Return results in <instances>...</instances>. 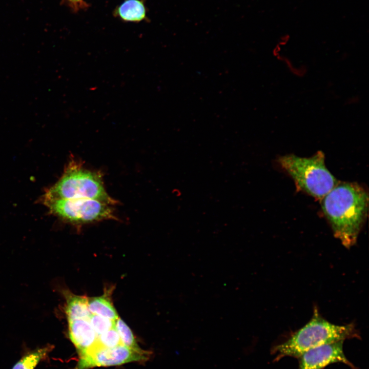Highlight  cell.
Instances as JSON below:
<instances>
[{
    "instance_id": "6da1fadb",
    "label": "cell",
    "mask_w": 369,
    "mask_h": 369,
    "mask_svg": "<svg viewBox=\"0 0 369 369\" xmlns=\"http://www.w3.org/2000/svg\"><path fill=\"white\" fill-rule=\"evenodd\" d=\"M366 190L355 183L339 182L322 199V211L335 236L345 247L356 242L367 214Z\"/></svg>"
},
{
    "instance_id": "5b68a950",
    "label": "cell",
    "mask_w": 369,
    "mask_h": 369,
    "mask_svg": "<svg viewBox=\"0 0 369 369\" xmlns=\"http://www.w3.org/2000/svg\"><path fill=\"white\" fill-rule=\"evenodd\" d=\"M50 212L74 224L116 219L111 205L89 198L43 200Z\"/></svg>"
},
{
    "instance_id": "7c38bea8",
    "label": "cell",
    "mask_w": 369,
    "mask_h": 369,
    "mask_svg": "<svg viewBox=\"0 0 369 369\" xmlns=\"http://www.w3.org/2000/svg\"><path fill=\"white\" fill-rule=\"evenodd\" d=\"M114 327L117 332L121 342L124 345L139 352L144 351L137 344L130 327L121 319L118 317L115 320Z\"/></svg>"
},
{
    "instance_id": "9a60e30c",
    "label": "cell",
    "mask_w": 369,
    "mask_h": 369,
    "mask_svg": "<svg viewBox=\"0 0 369 369\" xmlns=\"http://www.w3.org/2000/svg\"><path fill=\"white\" fill-rule=\"evenodd\" d=\"M97 342L100 346L107 348H112L122 344L115 327L98 336Z\"/></svg>"
},
{
    "instance_id": "3957f363",
    "label": "cell",
    "mask_w": 369,
    "mask_h": 369,
    "mask_svg": "<svg viewBox=\"0 0 369 369\" xmlns=\"http://www.w3.org/2000/svg\"><path fill=\"white\" fill-rule=\"evenodd\" d=\"M89 198L114 206L117 201L107 192L102 175L73 159L58 181L45 193L43 200Z\"/></svg>"
},
{
    "instance_id": "52a82bcc",
    "label": "cell",
    "mask_w": 369,
    "mask_h": 369,
    "mask_svg": "<svg viewBox=\"0 0 369 369\" xmlns=\"http://www.w3.org/2000/svg\"><path fill=\"white\" fill-rule=\"evenodd\" d=\"M343 341L325 344L305 351L298 358V369H323L334 363H342L356 369L344 355Z\"/></svg>"
},
{
    "instance_id": "8fae6325",
    "label": "cell",
    "mask_w": 369,
    "mask_h": 369,
    "mask_svg": "<svg viewBox=\"0 0 369 369\" xmlns=\"http://www.w3.org/2000/svg\"><path fill=\"white\" fill-rule=\"evenodd\" d=\"M90 313L112 320H116L118 316L110 300L105 296L95 297L88 299Z\"/></svg>"
},
{
    "instance_id": "8992f818",
    "label": "cell",
    "mask_w": 369,
    "mask_h": 369,
    "mask_svg": "<svg viewBox=\"0 0 369 369\" xmlns=\"http://www.w3.org/2000/svg\"><path fill=\"white\" fill-rule=\"evenodd\" d=\"M151 354V352H139L122 344L107 348L96 343L79 356L75 369H88L96 366L119 365L133 361H146Z\"/></svg>"
},
{
    "instance_id": "2e32d148",
    "label": "cell",
    "mask_w": 369,
    "mask_h": 369,
    "mask_svg": "<svg viewBox=\"0 0 369 369\" xmlns=\"http://www.w3.org/2000/svg\"><path fill=\"white\" fill-rule=\"evenodd\" d=\"M69 2H70L71 4H73L75 6H78L81 5L82 4V0H67Z\"/></svg>"
},
{
    "instance_id": "277c9868",
    "label": "cell",
    "mask_w": 369,
    "mask_h": 369,
    "mask_svg": "<svg viewBox=\"0 0 369 369\" xmlns=\"http://www.w3.org/2000/svg\"><path fill=\"white\" fill-rule=\"evenodd\" d=\"M279 162L299 189L316 198L322 199L338 182L326 167L322 151L308 158L283 156Z\"/></svg>"
},
{
    "instance_id": "7a4b0ae2",
    "label": "cell",
    "mask_w": 369,
    "mask_h": 369,
    "mask_svg": "<svg viewBox=\"0 0 369 369\" xmlns=\"http://www.w3.org/2000/svg\"><path fill=\"white\" fill-rule=\"evenodd\" d=\"M360 337L353 324L336 325L324 319L315 308L311 320L286 340L271 350L275 360L298 358L305 351L325 344Z\"/></svg>"
},
{
    "instance_id": "5bb4252c",
    "label": "cell",
    "mask_w": 369,
    "mask_h": 369,
    "mask_svg": "<svg viewBox=\"0 0 369 369\" xmlns=\"http://www.w3.org/2000/svg\"><path fill=\"white\" fill-rule=\"evenodd\" d=\"M88 320L97 336L115 326V320L95 314H91Z\"/></svg>"
},
{
    "instance_id": "9c48e42d",
    "label": "cell",
    "mask_w": 369,
    "mask_h": 369,
    "mask_svg": "<svg viewBox=\"0 0 369 369\" xmlns=\"http://www.w3.org/2000/svg\"><path fill=\"white\" fill-rule=\"evenodd\" d=\"M65 312L68 320H88L91 315L88 306V299L70 294H65Z\"/></svg>"
},
{
    "instance_id": "4fadbf2b",
    "label": "cell",
    "mask_w": 369,
    "mask_h": 369,
    "mask_svg": "<svg viewBox=\"0 0 369 369\" xmlns=\"http://www.w3.org/2000/svg\"><path fill=\"white\" fill-rule=\"evenodd\" d=\"M49 350V347H45L28 354L18 361L12 369H34L46 356Z\"/></svg>"
},
{
    "instance_id": "30bf717a",
    "label": "cell",
    "mask_w": 369,
    "mask_h": 369,
    "mask_svg": "<svg viewBox=\"0 0 369 369\" xmlns=\"http://www.w3.org/2000/svg\"><path fill=\"white\" fill-rule=\"evenodd\" d=\"M118 16L124 20L139 22L146 16V9L139 0H126L117 9Z\"/></svg>"
},
{
    "instance_id": "ba28073f",
    "label": "cell",
    "mask_w": 369,
    "mask_h": 369,
    "mask_svg": "<svg viewBox=\"0 0 369 369\" xmlns=\"http://www.w3.org/2000/svg\"><path fill=\"white\" fill-rule=\"evenodd\" d=\"M68 321L70 339L75 346L80 356L96 343L98 336L88 320Z\"/></svg>"
}]
</instances>
